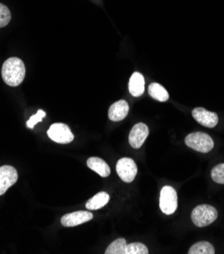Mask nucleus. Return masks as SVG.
<instances>
[{"label":"nucleus","mask_w":224,"mask_h":254,"mask_svg":"<svg viewBox=\"0 0 224 254\" xmlns=\"http://www.w3.org/2000/svg\"><path fill=\"white\" fill-rule=\"evenodd\" d=\"M217 217H218L217 210L214 207L209 205L197 206L191 214V218L194 225L200 228L209 226L215 220H217Z\"/></svg>","instance_id":"nucleus-2"},{"label":"nucleus","mask_w":224,"mask_h":254,"mask_svg":"<svg viewBox=\"0 0 224 254\" xmlns=\"http://www.w3.org/2000/svg\"><path fill=\"white\" fill-rule=\"evenodd\" d=\"M130 112L129 104L126 100H118L114 103L108 111V117L112 122H120L127 118Z\"/></svg>","instance_id":"nucleus-11"},{"label":"nucleus","mask_w":224,"mask_h":254,"mask_svg":"<svg viewBox=\"0 0 224 254\" xmlns=\"http://www.w3.org/2000/svg\"><path fill=\"white\" fill-rule=\"evenodd\" d=\"M144 85H145V82H144L143 76L138 72H134L132 75V77L130 79V84H129V89L131 94L134 97H138L142 95L144 92Z\"/></svg>","instance_id":"nucleus-12"},{"label":"nucleus","mask_w":224,"mask_h":254,"mask_svg":"<svg viewBox=\"0 0 224 254\" xmlns=\"http://www.w3.org/2000/svg\"><path fill=\"white\" fill-rule=\"evenodd\" d=\"M160 208L166 215H172L178 208V195L175 189L166 186L162 189L160 194Z\"/></svg>","instance_id":"nucleus-4"},{"label":"nucleus","mask_w":224,"mask_h":254,"mask_svg":"<svg viewBox=\"0 0 224 254\" xmlns=\"http://www.w3.org/2000/svg\"><path fill=\"white\" fill-rule=\"evenodd\" d=\"M1 75L3 81L12 87L19 85L26 76V66L23 62L16 57H11L7 59L1 69Z\"/></svg>","instance_id":"nucleus-1"},{"label":"nucleus","mask_w":224,"mask_h":254,"mask_svg":"<svg viewBox=\"0 0 224 254\" xmlns=\"http://www.w3.org/2000/svg\"><path fill=\"white\" fill-rule=\"evenodd\" d=\"M18 175L14 167L3 165L0 167V195L4 194L17 182Z\"/></svg>","instance_id":"nucleus-7"},{"label":"nucleus","mask_w":224,"mask_h":254,"mask_svg":"<svg viewBox=\"0 0 224 254\" xmlns=\"http://www.w3.org/2000/svg\"><path fill=\"white\" fill-rule=\"evenodd\" d=\"M193 118L197 123L206 127V128H214L218 124V116L215 113L209 112L204 108H196L192 112Z\"/></svg>","instance_id":"nucleus-8"},{"label":"nucleus","mask_w":224,"mask_h":254,"mask_svg":"<svg viewBox=\"0 0 224 254\" xmlns=\"http://www.w3.org/2000/svg\"><path fill=\"white\" fill-rule=\"evenodd\" d=\"M92 218L93 215L91 212L78 211L63 216L61 219V223L64 227H75L83 223L89 222L90 220H92Z\"/></svg>","instance_id":"nucleus-10"},{"label":"nucleus","mask_w":224,"mask_h":254,"mask_svg":"<svg viewBox=\"0 0 224 254\" xmlns=\"http://www.w3.org/2000/svg\"><path fill=\"white\" fill-rule=\"evenodd\" d=\"M188 253L189 254H214L215 249L211 243L207 241H200L191 246Z\"/></svg>","instance_id":"nucleus-16"},{"label":"nucleus","mask_w":224,"mask_h":254,"mask_svg":"<svg viewBox=\"0 0 224 254\" xmlns=\"http://www.w3.org/2000/svg\"><path fill=\"white\" fill-rule=\"evenodd\" d=\"M11 19V14L7 6L0 3V28H4L9 23Z\"/></svg>","instance_id":"nucleus-20"},{"label":"nucleus","mask_w":224,"mask_h":254,"mask_svg":"<svg viewBox=\"0 0 224 254\" xmlns=\"http://www.w3.org/2000/svg\"><path fill=\"white\" fill-rule=\"evenodd\" d=\"M49 139L59 144H69L74 140V135L69 127L65 124H53L47 130Z\"/></svg>","instance_id":"nucleus-6"},{"label":"nucleus","mask_w":224,"mask_h":254,"mask_svg":"<svg viewBox=\"0 0 224 254\" xmlns=\"http://www.w3.org/2000/svg\"><path fill=\"white\" fill-rule=\"evenodd\" d=\"M87 166L98 173L101 177H107L110 174V168L108 164L98 157H91L87 160Z\"/></svg>","instance_id":"nucleus-13"},{"label":"nucleus","mask_w":224,"mask_h":254,"mask_svg":"<svg viewBox=\"0 0 224 254\" xmlns=\"http://www.w3.org/2000/svg\"><path fill=\"white\" fill-rule=\"evenodd\" d=\"M127 241L124 238H118L113 241L106 249V254H126L127 253Z\"/></svg>","instance_id":"nucleus-17"},{"label":"nucleus","mask_w":224,"mask_h":254,"mask_svg":"<svg viewBox=\"0 0 224 254\" xmlns=\"http://www.w3.org/2000/svg\"><path fill=\"white\" fill-rule=\"evenodd\" d=\"M148 93L153 98L162 101V103L169 99V92L166 90V88L163 85L156 82L149 84Z\"/></svg>","instance_id":"nucleus-15"},{"label":"nucleus","mask_w":224,"mask_h":254,"mask_svg":"<svg viewBox=\"0 0 224 254\" xmlns=\"http://www.w3.org/2000/svg\"><path fill=\"white\" fill-rule=\"evenodd\" d=\"M116 171L120 180H122L124 183L130 184L135 179L137 174V166L132 158L124 157L117 161Z\"/></svg>","instance_id":"nucleus-5"},{"label":"nucleus","mask_w":224,"mask_h":254,"mask_svg":"<svg viewBox=\"0 0 224 254\" xmlns=\"http://www.w3.org/2000/svg\"><path fill=\"white\" fill-rule=\"evenodd\" d=\"M212 180L220 185H224V163L216 165L211 171Z\"/></svg>","instance_id":"nucleus-19"},{"label":"nucleus","mask_w":224,"mask_h":254,"mask_svg":"<svg viewBox=\"0 0 224 254\" xmlns=\"http://www.w3.org/2000/svg\"><path fill=\"white\" fill-rule=\"evenodd\" d=\"M147 247L139 242H134L127 245V253L126 254H147Z\"/></svg>","instance_id":"nucleus-18"},{"label":"nucleus","mask_w":224,"mask_h":254,"mask_svg":"<svg viewBox=\"0 0 224 254\" xmlns=\"http://www.w3.org/2000/svg\"><path fill=\"white\" fill-rule=\"evenodd\" d=\"M45 117V113L44 111L40 110V111L37 113V115L31 117V119H30V120L28 121V123H27V127H28V128H30V129H34L35 126H36L38 123L42 122V120H43Z\"/></svg>","instance_id":"nucleus-21"},{"label":"nucleus","mask_w":224,"mask_h":254,"mask_svg":"<svg viewBox=\"0 0 224 254\" xmlns=\"http://www.w3.org/2000/svg\"><path fill=\"white\" fill-rule=\"evenodd\" d=\"M148 128L147 126L143 123H138L134 126V128L131 131L130 134V144L132 147L138 149L142 146L144 141L146 140L148 136Z\"/></svg>","instance_id":"nucleus-9"},{"label":"nucleus","mask_w":224,"mask_h":254,"mask_svg":"<svg viewBox=\"0 0 224 254\" xmlns=\"http://www.w3.org/2000/svg\"><path fill=\"white\" fill-rule=\"evenodd\" d=\"M185 144L191 149L201 152V153H209L214 147L212 138L205 133L195 132L189 134L185 138Z\"/></svg>","instance_id":"nucleus-3"},{"label":"nucleus","mask_w":224,"mask_h":254,"mask_svg":"<svg viewBox=\"0 0 224 254\" xmlns=\"http://www.w3.org/2000/svg\"><path fill=\"white\" fill-rule=\"evenodd\" d=\"M110 196L107 192H98L92 198L86 202V208L88 211H95L103 208L108 204Z\"/></svg>","instance_id":"nucleus-14"}]
</instances>
